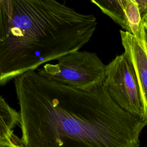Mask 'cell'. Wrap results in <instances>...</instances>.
Instances as JSON below:
<instances>
[{
	"label": "cell",
	"mask_w": 147,
	"mask_h": 147,
	"mask_svg": "<svg viewBox=\"0 0 147 147\" xmlns=\"http://www.w3.org/2000/svg\"><path fill=\"white\" fill-rule=\"evenodd\" d=\"M96 26L93 14L55 0H0V86L80 50Z\"/></svg>",
	"instance_id": "obj_2"
},
{
	"label": "cell",
	"mask_w": 147,
	"mask_h": 147,
	"mask_svg": "<svg viewBox=\"0 0 147 147\" xmlns=\"http://www.w3.org/2000/svg\"><path fill=\"white\" fill-rule=\"evenodd\" d=\"M24 147H140L147 120L123 110L103 83L79 89L28 71L14 79Z\"/></svg>",
	"instance_id": "obj_1"
},
{
	"label": "cell",
	"mask_w": 147,
	"mask_h": 147,
	"mask_svg": "<svg viewBox=\"0 0 147 147\" xmlns=\"http://www.w3.org/2000/svg\"><path fill=\"white\" fill-rule=\"evenodd\" d=\"M103 84L110 98L118 106L135 117L146 119L139 86L124 53L106 65Z\"/></svg>",
	"instance_id": "obj_4"
},
{
	"label": "cell",
	"mask_w": 147,
	"mask_h": 147,
	"mask_svg": "<svg viewBox=\"0 0 147 147\" xmlns=\"http://www.w3.org/2000/svg\"><path fill=\"white\" fill-rule=\"evenodd\" d=\"M106 15L126 32L136 36L142 22V16L136 0H91Z\"/></svg>",
	"instance_id": "obj_6"
},
{
	"label": "cell",
	"mask_w": 147,
	"mask_h": 147,
	"mask_svg": "<svg viewBox=\"0 0 147 147\" xmlns=\"http://www.w3.org/2000/svg\"><path fill=\"white\" fill-rule=\"evenodd\" d=\"M142 21L143 23V25L145 29L147 34V18H142Z\"/></svg>",
	"instance_id": "obj_10"
},
{
	"label": "cell",
	"mask_w": 147,
	"mask_h": 147,
	"mask_svg": "<svg viewBox=\"0 0 147 147\" xmlns=\"http://www.w3.org/2000/svg\"><path fill=\"white\" fill-rule=\"evenodd\" d=\"M19 112L0 95V140L11 137L14 127L19 125Z\"/></svg>",
	"instance_id": "obj_7"
},
{
	"label": "cell",
	"mask_w": 147,
	"mask_h": 147,
	"mask_svg": "<svg viewBox=\"0 0 147 147\" xmlns=\"http://www.w3.org/2000/svg\"><path fill=\"white\" fill-rule=\"evenodd\" d=\"M121 42L137 80L147 120V34L142 21L136 36L121 30Z\"/></svg>",
	"instance_id": "obj_5"
},
{
	"label": "cell",
	"mask_w": 147,
	"mask_h": 147,
	"mask_svg": "<svg viewBox=\"0 0 147 147\" xmlns=\"http://www.w3.org/2000/svg\"><path fill=\"white\" fill-rule=\"evenodd\" d=\"M142 18H147V0L137 1Z\"/></svg>",
	"instance_id": "obj_9"
},
{
	"label": "cell",
	"mask_w": 147,
	"mask_h": 147,
	"mask_svg": "<svg viewBox=\"0 0 147 147\" xmlns=\"http://www.w3.org/2000/svg\"><path fill=\"white\" fill-rule=\"evenodd\" d=\"M0 147H24L21 138L14 134L8 138L0 140Z\"/></svg>",
	"instance_id": "obj_8"
},
{
	"label": "cell",
	"mask_w": 147,
	"mask_h": 147,
	"mask_svg": "<svg viewBox=\"0 0 147 147\" xmlns=\"http://www.w3.org/2000/svg\"><path fill=\"white\" fill-rule=\"evenodd\" d=\"M106 70V65L95 53L79 50L59 57L55 64H45L37 71L57 83L86 90L103 83Z\"/></svg>",
	"instance_id": "obj_3"
}]
</instances>
